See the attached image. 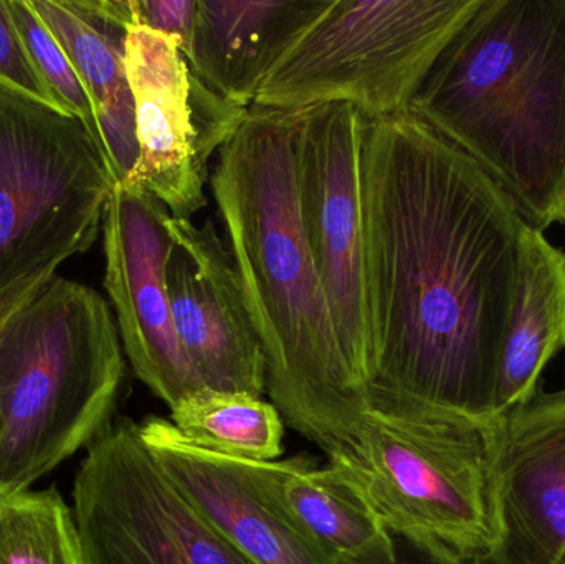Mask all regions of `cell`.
I'll return each instance as SVG.
<instances>
[{"label":"cell","instance_id":"cell-7","mask_svg":"<svg viewBox=\"0 0 565 564\" xmlns=\"http://www.w3.org/2000/svg\"><path fill=\"white\" fill-rule=\"evenodd\" d=\"M481 0H332L254 105L342 103L365 119L411 113L425 76Z\"/></svg>","mask_w":565,"mask_h":564},{"label":"cell","instance_id":"cell-23","mask_svg":"<svg viewBox=\"0 0 565 564\" xmlns=\"http://www.w3.org/2000/svg\"><path fill=\"white\" fill-rule=\"evenodd\" d=\"M132 26L171 36L182 52L194 29L198 0H128Z\"/></svg>","mask_w":565,"mask_h":564},{"label":"cell","instance_id":"cell-25","mask_svg":"<svg viewBox=\"0 0 565 564\" xmlns=\"http://www.w3.org/2000/svg\"><path fill=\"white\" fill-rule=\"evenodd\" d=\"M42 288H39V290L26 291V294L13 295V297L6 298V300H0V324L6 321V318L9 317L13 310H17L20 305L25 304L29 298H32L33 295H35L36 291L42 290Z\"/></svg>","mask_w":565,"mask_h":564},{"label":"cell","instance_id":"cell-20","mask_svg":"<svg viewBox=\"0 0 565 564\" xmlns=\"http://www.w3.org/2000/svg\"><path fill=\"white\" fill-rule=\"evenodd\" d=\"M0 564H85L73 510L55 487L0 492Z\"/></svg>","mask_w":565,"mask_h":564},{"label":"cell","instance_id":"cell-9","mask_svg":"<svg viewBox=\"0 0 565 564\" xmlns=\"http://www.w3.org/2000/svg\"><path fill=\"white\" fill-rule=\"evenodd\" d=\"M364 123L358 109L342 103L299 109L295 155L302 232L342 350L367 387L371 348L364 300Z\"/></svg>","mask_w":565,"mask_h":564},{"label":"cell","instance_id":"cell-5","mask_svg":"<svg viewBox=\"0 0 565 564\" xmlns=\"http://www.w3.org/2000/svg\"><path fill=\"white\" fill-rule=\"evenodd\" d=\"M498 417V416H497ZM493 419L364 414L344 464L392 535L448 558L484 555L500 540Z\"/></svg>","mask_w":565,"mask_h":564},{"label":"cell","instance_id":"cell-21","mask_svg":"<svg viewBox=\"0 0 565 564\" xmlns=\"http://www.w3.org/2000/svg\"><path fill=\"white\" fill-rule=\"evenodd\" d=\"M9 9L29 50L36 75L42 79L53 105L66 115L78 118L105 155L92 99L65 50L33 12L29 0H9Z\"/></svg>","mask_w":565,"mask_h":564},{"label":"cell","instance_id":"cell-19","mask_svg":"<svg viewBox=\"0 0 565 564\" xmlns=\"http://www.w3.org/2000/svg\"><path fill=\"white\" fill-rule=\"evenodd\" d=\"M171 423L189 443L227 459L274 462L282 454L280 411L252 394L195 391L172 407Z\"/></svg>","mask_w":565,"mask_h":564},{"label":"cell","instance_id":"cell-1","mask_svg":"<svg viewBox=\"0 0 565 564\" xmlns=\"http://www.w3.org/2000/svg\"><path fill=\"white\" fill-rule=\"evenodd\" d=\"M367 411L493 419L530 222L411 113L362 135Z\"/></svg>","mask_w":565,"mask_h":564},{"label":"cell","instance_id":"cell-10","mask_svg":"<svg viewBox=\"0 0 565 564\" xmlns=\"http://www.w3.org/2000/svg\"><path fill=\"white\" fill-rule=\"evenodd\" d=\"M126 68L135 102L138 184L172 217L191 219L207 204L209 162L244 125L248 109L221 98L192 72L171 36L131 26Z\"/></svg>","mask_w":565,"mask_h":564},{"label":"cell","instance_id":"cell-2","mask_svg":"<svg viewBox=\"0 0 565 564\" xmlns=\"http://www.w3.org/2000/svg\"><path fill=\"white\" fill-rule=\"evenodd\" d=\"M298 111L254 105L222 146L211 191L267 361L282 421L332 454L367 413V387L339 341L299 219Z\"/></svg>","mask_w":565,"mask_h":564},{"label":"cell","instance_id":"cell-12","mask_svg":"<svg viewBox=\"0 0 565 564\" xmlns=\"http://www.w3.org/2000/svg\"><path fill=\"white\" fill-rule=\"evenodd\" d=\"M169 301L202 390L262 397L267 361L227 242L212 221L169 219Z\"/></svg>","mask_w":565,"mask_h":564},{"label":"cell","instance_id":"cell-15","mask_svg":"<svg viewBox=\"0 0 565 564\" xmlns=\"http://www.w3.org/2000/svg\"><path fill=\"white\" fill-rule=\"evenodd\" d=\"M332 0H198L184 56L211 92L252 108L262 86Z\"/></svg>","mask_w":565,"mask_h":564},{"label":"cell","instance_id":"cell-16","mask_svg":"<svg viewBox=\"0 0 565 564\" xmlns=\"http://www.w3.org/2000/svg\"><path fill=\"white\" fill-rule=\"evenodd\" d=\"M58 40L93 103L106 161L116 184L138 161L135 102L126 68L131 30L128 0H29Z\"/></svg>","mask_w":565,"mask_h":564},{"label":"cell","instance_id":"cell-17","mask_svg":"<svg viewBox=\"0 0 565 564\" xmlns=\"http://www.w3.org/2000/svg\"><path fill=\"white\" fill-rule=\"evenodd\" d=\"M258 480L331 564H392L394 539L354 473L308 457L250 462Z\"/></svg>","mask_w":565,"mask_h":564},{"label":"cell","instance_id":"cell-4","mask_svg":"<svg viewBox=\"0 0 565 564\" xmlns=\"http://www.w3.org/2000/svg\"><path fill=\"white\" fill-rule=\"evenodd\" d=\"M125 376L102 295L55 277L0 324V492H22L111 424Z\"/></svg>","mask_w":565,"mask_h":564},{"label":"cell","instance_id":"cell-22","mask_svg":"<svg viewBox=\"0 0 565 564\" xmlns=\"http://www.w3.org/2000/svg\"><path fill=\"white\" fill-rule=\"evenodd\" d=\"M0 83L53 105L42 79L36 75L29 50L10 12L9 0H0Z\"/></svg>","mask_w":565,"mask_h":564},{"label":"cell","instance_id":"cell-8","mask_svg":"<svg viewBox=\"0 0 565 564\" xmlns=\"http://www.w3.org/2000/svg\"><path fill=\"white\" fill-rule=\"evenodd\" d=\"M72 510L85 564H255L189 502L135 421L89 444Z\"/></svg>","mask_w":565,"mask_h":564},{"label":"cell","instance_id":"cell-3","mask_svg":"<svg viewBox=\"0 0 565 564\" xmlns=\"http://www.w3.org/2000/svg\"><path fill=\"white\" fill-rule=\"evenodd\" d=\"M411 115L470 156L533 227L565 224V0H481Z\"/></svg>","mask_w":565,"mask_h":564},{"label":"cell","instance_id":"cell-24","mask_svg":"<svg viewBox=\"0 0 565 564\" xmlns=\"http://www.w3.org/2000/svg\"><path fill=\"white\" fill-rule=\"evenodd\" d=\"M392 539H394V563L392 564H494L490 553L448 558V556L437 555L404 536L392 535Z\"/></svg>","mask_w":565,"mask_h":564},{"label":"cell","instance_id":"cell-14","mask_svg":"<svg viewBox=\"0 0 565 564\" xmlns=\"http://www.w3.org/2000/svg\"><path fill=\"white\" fill-rule=\"evenodd\" d=\"M138 427L189 502L252 563L331 564L271 499L250 462L194 446L162 417Z\"/></svg>","mask_w":565,"mask_h":564},{"label":"cell","instance_id":"cell-13","mask_svg":"<svg viewBox=\"0 0 565 564\" xmlns=\"http://www.w3.org/2000/svg\"><path fill=\"white\" fill-rule=\"evenodd\" d=\"M494 564H565V390L500 414Z\"/></svg>","mask_w":565,"mask_h":564},{"label":"cell","instance_id":"cell-18","mask_svg":"<svg viewBox=\"0 0 565 564\" xmlns=\"http://www.w3.org/2000/svg\"><path fill=\"white\" fill-rule=\"evenodd\" d=\"M565 350V252L527 225L520 280L498 366L494 414L507 413L540 391L544 370Z\"/></svg>","mask_w":565,"mask_h":564},{"label":"cell","instance_id":"cell-6","mask_svg":"<svg viewBox=\"0 0 565 564\" xmlns=\"http://www.w3.org/2000/svg\"><path fill=\"white\" fill-rule=\"evenodd\" d=\"M115 188L78 118L0 83V300L45 287L85 254Z\"/></svg>","mask_w":565,"mask_h":564},{"label":"cell","instance_id":"cell-11","mask_svg":"<svg viewBox=\"0 0 565 564\" xmlns=\"http://www.w3.org/2000/svg\"><path fill=\"white\" fill-rule=\"evenodd\" d=\"M168 209L138 184H116L103 221L105 288L122 351L136 376L169 409L201 391L179 341L169 301Z\"/></svg>","mask_w":565,"mask_h":564}]
</instances>
